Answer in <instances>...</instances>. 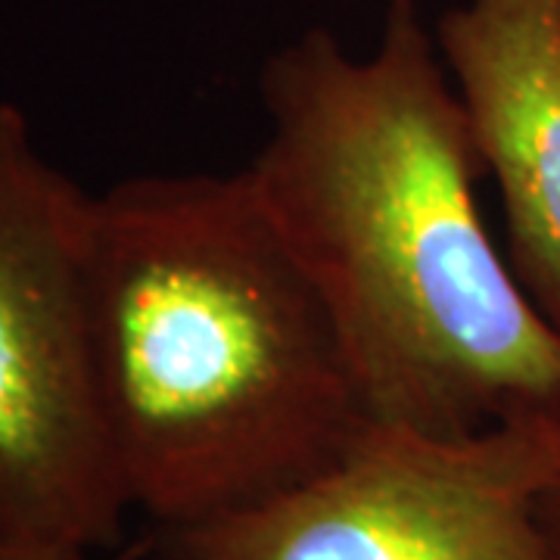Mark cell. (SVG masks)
Wrapping results in <instances>:
<instances>
[{
  "label": "cell",
  "instance_id": "4",
  "mask_svg": "<svg viewBox=\"0 0 560 560\" xmlns=\"http://www.w3.org/2000/svg\"><path fill=\"white\" fill-rule=\"evenodd\" d=\"M560 420L433 436L371 420L318 477L221 521L153 529L147 560H548Z\"/></svg>",
  "mask_w": 560,
  "mask_h": 560
},
{
  "label": "cell",
  "instance_id": "3",
  "mask_svg": "<svg viewBox=\"0 0 560 560\" xmlns=\"http://www.w3.org/2000/svg\"><path fill=\"white\" fill-rule=\"evenodd\" d=\"M91 200L0 101V536L103 555L135 508L94 361Z\"/></svg>",
  "mask_w": 560,
  "mask_h": 560
},
{
  "label": "cell",
  "instance_id": "2",
  "mask_svg": "<svg viewBox=\"0 0 560 560\" xmlns=\"http://www.w3.org/2000/svg\"><path fill=\"white\" fill-rule=\"evenodd\" d=\"M91 330L131 508L221 521L318 477L371 423L318 290L246 172L91 200Z\"/></svg>",
  "mask_w": 560,
  "mask_h": 560
},
{
  "label": "cell",
  "instance_id": "7",
  "mask_svg": "<svg viewBox=\"0 0 560 560\" xmlns=\"http://www.w3.org/2000/svg\"><path fill=\"white\" fill-rule=\"evenodd\" d=\"M539 529L548 560H560V448L555 470L539 495Z\"/></svg>",
  "mask_w": 560,
  "mask_h": 560
},
{
  "label": "cell",
  "instance_id": "8",
  "mask_svg": "<svg viewBox=\"0 0 560 560\" xmlns=\"http://www.w3.org/2000/svg\"><path fill=\"white\" fill-rule=\"evenodd\" d=\"M138 560H147L143 558V548H140V541H138Z\"/></svg>",
  "mask_w": 560,
  "mask_h": 560
},
{
  "label": "cell",
  "instance_id": "5",
  "mask_svg": "<svg viewBox=\"0 0 560 560\" xmlns=\"http://www.w3.org/2000/svg\"><path fill=\"white\" fill-rule=\"evenodd\" d=\"M433 35L499 187L511 268L560 330V0H464Z\"/></svg>",
  "mask_w": 560,
  "mask_h": 560
},
{
  "label": "cell",
  "instance_id": "1",
  "mask_svg": "<svg viewBox=\"0 0 560 560\" xmlns=\"http://www.w3.org/2000/svg\"><path fill=\"white\" fill-rule=\"evenodd\" d=\"M243 172L340 334L371 420L467 436L560 420V330L486 231V172L436 35L389 0L377 47L312 28L259 75Z\"/></svg>",
  "mask_w": 560,
  "mask_h": 560
},
{
  "label": "cell",
  "instance_id": "6",
  "mask_svg": "<svg viewBox=\"0 0 560 560\" xmlns=\"http://www.w3.org/2000/svg\"><path fill=\"white\" fill-rule=\"evenodd\" d=\"M0 560H138V541L119 551L116 558H103L101 551L84 548H62V545H40V541L3 539L0 536Z\"/></svg>",
  "mask_w": 560,
  "mask_h": 560
}]
</instances>
